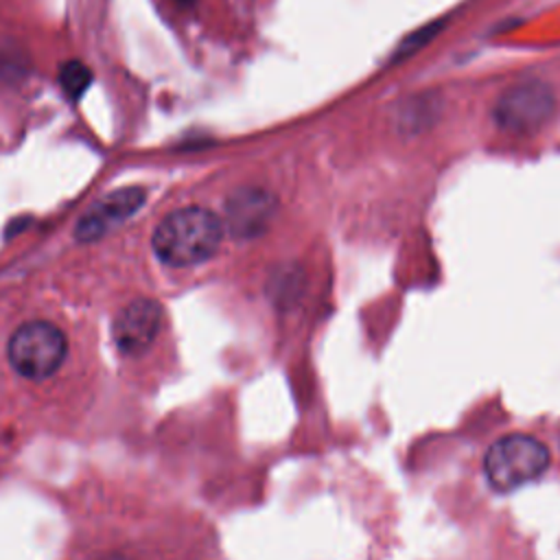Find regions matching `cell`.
I'll return each mask as SVG.
<instances>
[{
	"label": "cell",
	"mask_w": 560,
	"mask_h": 560,
	"mask_svg": "<svg viewBox=\"0 0 560 560\" xmlns=\"http://www.w3.org/2000/svg\"><path fill=\"white\" fill-rule=\"evenodd\" d=\"M442 24L440 22H435V24H431V26H424L422 31H416V33H411L402 44H400V48L396 50L398 55H396V59H400V57H405V55H411L413 50H418L420 46H424L435 33H438V28H440Z\"/></svg>",
	"instance_id": "cell-9"
},
{
	"label": "cell",
	"mask_w": 560,
	"mask_h": 560,
	"mask_svg": "<svg viewBox=\"0 0 560 560\" xmlns=\"http://www.w3.org/2000/svg\"><path fill=\"white\" fill-rule=\"evenodd\" d=\"M147 199V190L140 186L118 188L103 199H98L77 223V238L79 241H96L114 230L118 223L129 219Z\"/></svg>",
	"instance_id": "cell-6"
},
{
	"label": "cell",
	"mask_w": 560,
	"mask_h": 560,
	"mask_svg": "<svg viewBox=\"0 0 560 560\" xmlns=\"http://www.w3.org/2000/svg\"><path fill=\"white\" fill-rule=\"evenodd\" d=\"M179 7H190L195 0H175Z\"/></svg>",
	"instance_id": "cell-10"
},
{
	"label": "cell",
	"mask_w": 560,
	"mask_h": 560,
	"mask_svg": "<svg viewBox=\"0 0 560 560\" xmlns=\"http://www.w3.org/2000/svg\"><path fill=\"white\" fill-rule=\"evenodd\" d=\"M105 560H127V558H120V556H112V558H105Z\"/></svg>",
	"instance_id": "cell-11"
},
{
	"label": "cell",
	"mask_w": 560,
	"mask_h": 560,
	"mask_svg": "<svg viewBox=\"0 0 560 560\" xmlns=\"http://www.w3.org/2000/svg\"><path fill=\"white\" fill-rule=\"evenodd\" d=\"M276 212V199L262 188H238L225 201V223L232 236L254 238L267 230Z\"/></svg>",
	"instance_id": "cell-7"
},
{
	"label": "cell",
	"mask_w": 560,
	"mask_h": 560,
	"mask_svg": "<svg viewBox=\"0 0 560 560\" xmlns=\"http://www.w3.org/2000/svg\"><path fill=\"white\" fill-rule=\"evenodd\" d=\"M92 83V70L79 61V59H68L59 66V85L66 94L68 101H79Z\"/></svg>",
	"instance_id": "cell-8"
},
{
	"label": "cell",
	"mask_w": 560,
	"mask_h": 560,
	"mask_svg": "<svg viewBox=\"0 0 560 560\" xmlns=\"http://www.w3.org/2000/svg\"><path fill=\"white\" fill-rule=\"evenodd\" d=\"M9 361L26 378L52 376L66 357V337L50 322H26L9 339Z\"/></svg>",
	"instance_id": "cell-3"
},
{
	"label": "cell",
	"mask_w": 560,
	"mask_h": 560,
	"mask_svg": "<svg viewBox=\"0 0 560 560\" xmlns=\"http://www.w3.org/2000/svg\"><path fill=\"white\" fill-rule=\"evenodd\" d=\"M221 219L201 206L179 208L166 214L153 232L158 258L171 267H190L208 260L221 245Z\"/></svg>",
	"instance_id": "cell-1"
},
{
	"label": "cell",
	"mask_w": 560,
	"mask_h": 560,
	"mask_svg": "<svg viewBox=\"0 0 560 560\" xmlns=\"http://www.w3.org/2000/svg\"><path fill=\"white\" fill-rule=\"evenodd\" d=\"M553 112V94L545 83L529 81L505 90L494 105L497 127L510 133L536 131Z\"/></svg>",
	"instance_id": "cell-4"
},
{
	"label": "cell",
	"mask_w": 560,
	"mask_h": 560,
	"mask_svg": "<svg viewBox=\"0 0 560 560\" xmlns=\"http://www.w3.org/2000/svg\"><path fill=\"white\" fill-rule=\"evenodd\" d=\"M549 468L547 446L525 433L503 435L490 444L483 457V472L490 486L499 492H510L534 479Z\"/></svg>",
	"instance_id": "cell-2"
},
{
	"label": "cell",
	"mask_w": 560,
	"mask_h": 560,
	"mask_svg": "<svg viewBox=\"0 0 560 560\" xmlns=\"http://www.w3.org/2000/svg\"><path fill=\"white\" fill-rule=\"evenodd\" d=\"M160 328L162 306L155 300L138 298L116 315L112 332L122 354H140L153 343Z\"/></svg>",
	"instance_id": "cell-5"
}]
</instances>
